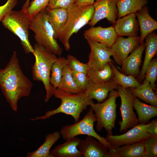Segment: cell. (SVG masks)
Listing matches in <instances>:
<instances>
[{
  "mask_svg": "<svg viewBox=\"0 0 157 157\" xmlns=\"http://www.w3.org/2000/svg\"><path fill=\"white\" fill-rule=\"evenodd\" d=\"M33 84L23 72L16 51L6 66L0 69V88L11 109L16 111L19 100L30 94Z\"/></svg>",
  "mask_w": 157,
  "mask_h": 157,
  "instance_id": "cell-1",
  "label": "cell"
},
{
  "mask_svg": "<svg viewBox=\"0 0 157 157\" xmlns=\"http://www.w3.org/2000/svg\"><path fill=\"white\" fill-rule=\"evenodd\" d=\"M53 95L61 100L60 106L55 109L47 111L43 116L31 119V120L46 119L55 115L62 113L72 116L76 123L79 121L81 114L83 110L94 103L92 99L87 97L84 92L70 93L57 88L54 90Z\"/></svg>",
  "mask_w": 157,
  "mask_h": 157,
  "instance_id": "cell-2",
  "label": "cell"
},
{
  "mask_svg": "<svg viewBox=\"0 0 157 157\" xmlns=\"http://www.w3.org/2000/svg\"><path fill=\"white\" fill-rule=\"evenodd\" d=\"M33 47L35 60L32 67L33 79L42 82L46 92L44 100L47 102L53 95L55 89L51 85L49 79L52 65L58 58L56 55L37 43Z\"/></svg>",
  "mask_w": 157,
  "mask_h": 157,
  "instance_id": "cell-3",
  "label": "cell"
},
{
  "mask_svg": "<svg viewBox=\"0 0 157 157\" xmlns=\"http://www.w3.org/2000/svg\"><path fill=\"white\" fill-rule=\"evenodd\" d=\"M68 10L67 22L58 35V39L66 51L70 49V37L88 24L94 14V7L93 5H78L74 3Z\"/></svg>",
  "mask_w": 157,
  "mask_h": 157,
  "instance_id": "cell-4",
  "label": "cell"
},
{
  "mask_svg": "<svg viewBox=\"0 0 157 157\" xmlns=\"http://www.w3.org/2000/svg\"><path fill=\"white\" fill-rule=\"evenodd\" d=\"M29 29L35 34L36 43L56 55H61L63 49L54 38L53 31L48 20L45 8L31 19Z\"/></svg>",
  "mask_w": 157,
  "mask_h": 157,
  "instance_id": "cell-5",
  "label": "cell"
},
{
  "mask_svg": "<svg viewBox=\"0 0 157 157\" xmlns=\"http://www.w3.org/2000/svg\"><path fill=\"white\" fill-rule=\"evenodd\" d=\"M31 18L26 11L13 10L2 21L3 25L17 36L26 53L33 54L34 50L29 40V27Z\"/></svg>",
  "mask_w": 157,
  "mask_h": 157,
  "instance_id": "cell-6",
  "label": "cell"
},
{
  "mask_svg": "<svg viewBox=\"0 0 157 157\" xmlns=\"http://www.w3.org/2000/svg\"><path fill=\"white\" fill-rule=\"evenodd\" d=\"M119 97L117 90H113L110 92L104 101L94 103L90 106L96 117V129L98 131H101L104 128L108 135H113L112 130L115 128L117 118L116 100Z\"/></svg>",
  "mask_w": 157,
  "mask_h": 157,
  "instance_id": "cell-7",
  "label": "cell"
},
{
  "mask_svg": "<svg viewBox=\"0 0 157 157\" xmlns=\"http://www.w3.org/2000/svg\"><path fill=\"white\" fill-rule=\"evenodd\" d=\"M96 121V116L90 107L87 113L81 120L73 124L63 126L60 132L61 136L66 140L78 135H87L98 140L108 150L114 148L115 147L111 145L106 141L105 138L101 136L94 130V124Z\"/></svg>",
  "mask_w": 157,
  "mask_h": 157,
  "instance_id": "cell-8",
  "label": "cell"
},
{
  "mask_svg": "<svg viewBox=\"0 0 157 157\" xmlns=\"http://www.w3.org/2000/svg\"><path fill=\"white\" fill-rule=\"evenodd\" d=\"M121 99L120 107L122 120L118 122L120 132H125L128 129L138 124V121L134 112V96L130 88L118 85L116 90Z\"/></svg>",
  "mask_w": 157,
  "mask_h": 157,
  "instance_id": "cell-9",
  "label": "cell"
},
{
  "mask_svg": "<svg viewBox=\"0 0 157 157\" xmlns=\"http://www.w3.org/2000/svg\"><path fill=\"white\" fill-rule=\"evenodd\" d=\"M150 124L151 122L146 124H138L123 134L115 135L107 134L105 138L114 147L143 142L151 136L147 132Z\"/></svg>",
  "mask_w": 157,
  "mask_h": 157,
  "instance_id": "cell-10",
  "label": "cell"
},
{
  "mask_svg": "<svg viewBox=\"0 0 157 157\" xmlns=\"http://www.w3.org/2000/svg\"><path fill=\"white\" fill-rule=\"evenodd\" d=\"M89 45L90 52L87 64L89 70L102 69L107 63L113 62L110 58L112 54L110 48L105 45L86 37H84Z\"/></svg>",
  "mask_w": 157,
  "mask_h": 157,
  "instance_id": "cell-11",
  "label": "cell"
},
{
  "mask_svg": "<svg viewBox=\"0 0 157 157\" xmlns=\"http://www.w3.org/2000/svg\"><path fill=\"white\" fill-rule=\"evenodd\" d=\"M119 0H95L93 5L94 12L89 23L91 27L94 26L101 20L106 18L113 25L118 17L117 4Z\"/></svg>",
  "mask_w": 157,
  "mask_h": 157,
  "instance_id": "cell-12",
  "label": "cell"
},
{
  "mask_svg": "<svg viewBox=\"0 0 157 157\" xmlns=\"http://www.w3.org/2000/svg\"><path fill=\"white\" fill-rule=\"evenodd\" d=\"M140 44V36L124 38L118 36L115 42L110 48L112 56L116 63L121 65L123 61Z\"/></svg>",
  "mask_w": 157,
  "mask_h": 157,
  "instance_id": "cell-13",
  "label": "cell"
},
{
  "mask_svg": "<svg viewBox=\"0 0 157 157\" xmlns=\"http://www.w3.org/2000/svg\"><path fill=\"white\" fill-rule=\"evenodd\" d=\"M118 85L113 80L103 83H96L89 79L84 93L88 99H94L98 103H101L106 99L110 91L117 90Z\"/></svg>",
  "mask_w": 157,
  "mask_h": 157,
  "instance_id": "cell-14",
  "label": "cell"
},
{
  "mask_svg": "<svg viewBox=\"0 0 157 157\" xmlns=\"http://www.w3.org/2000/svg\"><path fill=\"white\" fill-rule=\"evenodd\" d=\"M84 36L101 43L109 48L115 42L118 36L113 26L107 28L101 26L91 27L85 31Z\"/></svg>",
  "mask_w": 157,
  "mask_h": 157,
  "instance_id": "cell-15",
  "label": "cell"
},
{
  "mask_svg": "<svg viewBox=\"0 0 157 157\" xmlns=\"http://www.w3.org/2000/svg\"><path fill=\"white\" fill-rule=\"evenodd\" d=\"M113 26L118 36H136L140 31L138 21L135 13L118 18Z\"/></svg>",
  "mask_w": 157,
  "mask_h": 157,
  "instance_id": "cell-16",
  "label": "cell"
},
{
  "mask_svg": "<svg viewBox=\"0 0 157 157\" xmlns=\"http://www.w3.org/2000/svg\"><path fill=\"white\" fill-rule=\"evenodd\" d=\"M145 48L144 42L139 44L123 61L120 72L126 75L130 74L135 77H138L140 72L142 56Z\"/></svg>",
  "mask_w": 157,
  "mask_h": 157,
  "instance_id": "cell-17",
  "label": "cell"
},
{
  "mask_svg": "<svg viewBox=\"0 0 157 157\" xmlns=\"http://www.w3.org/2000/svg\"><path fill=\"white\" fill-rule=\"evenodd\" d=\"M77 147L83 157H105L108 151L99 141L89 135L81 140Z\"/></svg>",
  "mask_w": 157,
  "mask_h": 157,
  "instance_id": "cell-18",
  "label": "cell"
},
{
  "mask_svg": "<svg viewBox=\"0 0 157 157\" xmlns=\"http://www.w3.org/2000/svg\"><path fill=\"white\" fill-rule=\"evenodd\" d=\"M137 17L140 36V44L144 42L146 37L157 29V22L153 18L149 13L148 7L146 5L135 13Z\"/></svg>",
  "mask_w": 157,
  "mask_h": 157,
  "instance_id": "cell-19",
  "label": "cell"
},
{
  "mask_svg": "<svg viewBox=\"0 0 157 157\" xmlns=\"http://www.w3.org/2000/svg\"><path fill=\"white\" fill-rule=\"evenodd\" d=\"M48 20L53 28L54 38L58 39L59 33L65 24L68 17V9L63 8H45Z\"/></svg>",
  "mask_w": 157,
  "mask_h": 157,
  "instance_id": "cell-20",
  "label": "cell"
},
{
  "mask_svg": "<svg viewBox=\"0 0 157 157\" xmlns=\"http://www.w3.org/2000/svg\"><path fill=\"white\" fill-rule=\"evenodd\" d=\"M105 157H146L143 142L115 147Z\"/></svg>",
  "mask_w": 157,
  "mask_h": 157,
  "instance_id": "cell-21",
  "label": "cell"
},
{
  "mask_svg": "<svg viewBox=\"0 0 157 157\" xmlns=\"http://www.w3.org/2000/svg\"><path fill=\"white\" fill-rule=\"evenodd\" d=\"M76 137L69 139L59 144L50 152L51 157H82L77 147L81 140Z\"/></svg>",
  "mask_w": 157,
  "mask_h": 157,
  "instance_id": "cell-22",
  "label": "cell"
},
{
  "mask_svg": "<svg viewBox=\"0 0 157 157\" xmlns=\"http://www.w3.org/2000/svg\"><path fill=\"white\" fill-rule=\"evenodd\" d=\"M145 39V58L142 69L137 79L140 83L144 79L147 66L157 52V35L156 32L154 31L149 33L146 37Z\"/></svg>",
  "mask_w": 157,
  "mask_h": 157,
  "instance_id": "cell-23",
  "label": "cell"
},
{
  "mask_svg": "<svg viewBox=\"0 0 157 157\" xmlns=\"http://www.w3.org/2000/svg\"><path fill=\"white\" fill-rule=\"evenodd\" d=\"M133 104V108L136 111L138 115L139 124H148L150 119L157 115V107L142 102L134 96Z\"/></svg>",
  "mask_w": 157,
  "mask_h": 157,
  "instance_id": "cell-24",
  "label": "cell"
},
{
  "mask_svg": "<svg viewBox=\"0 0 157 157\" xmlns=\"http://www.w3.org/2000/svg\"><path fill=\"white\" fill-rule=\"evenodd\" d=\"M130 89L135 97L151 105L157 107V95L148 81L144 79L142 84L140 86Z\"/></svg>",
  "mask_w": 157,
  "mask_h": 157,
  "instance_id": "cell-25",
  "label": "cell"
},
{
  "mask_svg": "<svg viewBox=\"0 0 157 157\" xmlns=\"http://www.w3.org/2000/svg\"><path fill=\"white\" fill-rule=\"evenodd\" d=\"M61 135L59 131H55L46 135L44 142L36 150L28 153V157H51L50 150L59 139Z\"/></svg>",
  "mask_w": 157,
  "mask_h": 157,
  "instance_id": "cell-26",
  "label": "cell"
},
{
  "mask_svg": "<svg viewBox=\"0 0 157 157\" xmlns=\"http://www.w3.org/2000/svg\"><path fill=\"white\" fill-rule=\"evenodd\" d=\"M148 0H119L117 4L118 18L141 10Z\"/></svg>",
  "mask_w": 157,
  "mask_h": 157,
  "instance_id": "cell-27",
  "label": "cell"
},
{
  "mask_svg": "<svg viewBox=\"0 0 157 157\" xmlns=\"http://www.w3.org/2000/svg\"><path fill=\"white\" fill-rule=\"evenodd\" d=\"M57 88L70 93L84 92L74 82L72 77V70L68 65L64 69L63 76Z\"/></svg>",
  "mask_w": 157,
  "mask_h": 157,
  "instance_id": "cell-28",
  "label": "cell"
},
{
  "mask_svg": "<svg viewBox=\"0 0 157 157\" xmlns=\"http://www.w3.org/2000/svg\"><path fill=\"white\" fill-rule=\"evenodd\" d=\"M110 62L106 64L101 70L89 69L87 74L89 79L96 83L113 81L114 74Z\"/></svg>",
  "mask_w": 157,
  "mask_h": 157,
  "instance_id": "cell-29",
  "label": "cell"
},
{
  "mask_svg": "<svg viewBox=\"0 0 157 157\" xmlns=\"http://www.w3.org/2000/svg\"><path fill=\"white\" fill-rule=\"evenodd\" d=\"M110 63L114 74L113 81L117 84L129 88H136L141 84L135 77L123 74L119 71L113 63Z\"/></svg>",
  "mask_w": 157,
  "mask_h": 157,
  "instance_id": "cell-30",
  "label": "cell"
},
{
  "mask_svg": "<svg viewBox=\"0 0 157 157\" xmlns=\"http://www.w3.org/2000/svg\"><path fill=\"white\" fill-rule=\"evenodd\" d=\"M67 64V58L59 56L52 64L49 81L51 85L54 89L58 88L63 75L64 69Z\"/></svg>",
  "mask_w": 157,
  "mask_h": 157,
  "instance_id": "cell-31",
  "label": "cell"
},
{
  "mask_svg": "<svg viewBox=\"0 0 157 157\" xmlns=\"http://www.w3.org/2000/svg\"><path fill=\"white\" fill-rule=\"evenodd\" d=\"M145 79L148 81L154 90L156 89V85L155 83L157 78V58L152 59L149 64L146 71Z\"/></svg>",
  "mask_w": 157,
  "mask_h": 157,
  "instance_id": "cell-32",
  "label": "cell"
},
{
  "mask_svg": "<svg viewBox=\"0 0 157 157\" xmlns=\"http://www.w3.org/2000/svg\"><path fill=\"white\" fill-rule=\"evenodd\" d=\"M50 0H34L30 2L26 11L32 19L47 7Z\"/></svg>",
  "mask_w": 157,
  "mask_h": 157,
  "instance_id": "cell-33",
  "label": "cell"
},
{
  "mask_svg": "<svg viewBox=\"0 0 157 157\" xmlns=\"http://www.w3.org/2000/svg\"><path fill=\"white\" fill-rule=\"evenodd\" d=\"M143 142L146 157H157V135L149 137Z\"/></svg>",
  "mask_w": 157,
  "mask_h": 157,
  "instance_id": "cell-34",
  "label": "cell"
},
{
  "mask_svg": "<svg viewBox=\"0 0 157 157\" xmlns=\"http://www.w3.org/2000/svg\"><path fill=\"white\" fill-rule=\"evenodd\" d=\"M67 65L72 70L76 72L84 73L87 74L89 70L88 65L80 61L74 56L68 54L67 57Z\"/></svg>",
  "mask_w": 157,
  "mask_h": 157,
  "instance_id": "cell-35",
  "label": "cell"
},
{
  "mask_svg": "<svg viewBox=\"0 0 157 157\" xmlns=\"http://www.w3.org/2000/svg\"><path fill=\"white\" fill-rule=\"evenodd\" d=\"M74 80L76 85L84 92L88 84L89 78L84 73L72 70Z\"/></svg>",
  "mask_w": 157,
  "mask_h": 157,
  "instance_id": "cell-36",
  "label": "cell"
},
{
  "mask_svg": "<svg viewBox=\"0 0 157 157\" xmlns=\"http://www.w3.org/2000/svg\"><path fill=\"white\" fill-rule=\"evenodd\" d=\"M76 0H50L47 7L50 8L68 9L75 2Z\"/></svg>",
  "mask_w": 157,
  "mask_h": 157,
  "instance_id": "cell-37",
  "label": "cell"
},
{
  "mask_svg": "<svg viewBox=\"0 0 157 157\" xmlns=\"http://www.w3.org/2000/svg\"><path fill=\"white\" fill-rule=\"evenodd\" d=\"M17 0H8L3 5L0 6V22L16 6Z\"/></svg>",
  "mask_w": 157,
  "mask_h": 157,
  "instance_id": "cell-38",
  "label": "cell"
},
{
  "mask_svg": "<svg viewBox=\"0 0 157 157\" xmlns=\"http://www.w3.org/2000/svg\"><path fill=\"white\" fill-rule=\"evenodd\" d=\"M147 132L151 136L157 135V120L154 119L151 122Z\"/></svg>",
  "mask_w": 157,
  "mask_h": 157,
  "instance_id": "cell-39",
  "label": "cell"
},
{
  "mask_svg": "<svg viewBox=\"0 0 157 157\" xmlns=\"http://www.w3.org/2000/svg\"><path fill=\"white\" fill-rule=\"evenodd\" d=\"M95 0H76L75 4L78 5H92Z\"/></svg>",
  "mask_w": 157,
  "mask_h": 157,
  "instance_id": "cell-40",
  "label": "cell"
},
{
  "mask_svg": "<svg viewBox=\"0 0 157 157\" xmlns=\"http://www.w3.org/2000/svg\"><path fill=\"white\" fill-rule=\"evenodd\" d=\"M30 0H26V1L23 6L22 10L25 11L26 10L29 6L30 3Z\"/></svg>",
  "mask_w": 157,
  "mask_h": 157,
  "instance_id": "cell-41",
  "label": "cell"
}]
</instances>
